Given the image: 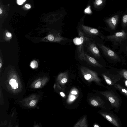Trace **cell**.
Listing matches in <instances>:
<instances>
[{
  "label": "cell",
  "mask_w": 127,
  "mask_h": 127,
  "mask_svg": "<svg viewBox=\"0 0 127 127\" xmlns=\"http://www.w3.org/2000/svg\"><path fill=\"white\" fill-rule=\"evenodd\" d=\"M106 56L114 61H119L120 59L116 53L110 49L102 44H97Z\"/></svg>",
  "instance_id": "cell-3"
},
{
  "label": "cell",
  "mask_w": 127,
  "mask_h": 127,
  "mask_svg": "<svg viewBox=\"0 0 127 127\" xmlns=\"http://www.w3.org/2000/svg\"><path fill=\"white\" fill-rule=\"evenodd\" d=\"M6 35L7 37H10L12 36V35L10 33L7 32L6 34Z\"/></svg>",
  "instance_id": "cell-24"
},
{
  "label": "cell",
  "mask_w": 127,
  "mask_h": 127,
  "mask_svg": "<svg viewBox=\"0 0 127 127\" xmlns=\"http://www.w3.org/2000/svg\"><path fill=\"white\" fill-rule=\"evenodd\" d=\"M102 75L107 83L110 85H114L116 84L121 76L120 74L119 75H114L109 73Z\"/></svg>",
  "instance_id": "cell-7"
},
{
  "label": "cell",
  "mask_w": 127,
  "mask_h": 127,
  "mask_svg": "<svg viewBox=\"0 0 127 127\" xmlns=\"http://www.w3.org/2000/svg\"><path fill=\"white\" fill-rule=\"evenodd\" d=\"M10 9V5L4 4L2 0H0V20L3 22L8 16Z\"/></svg>",
  "instance_id": "cell-5"
},
{
  "label": "cell",
  "mask_w": 127,
  "mask_h": 127,
  "mask_svg": "<svg viewBox=\"0 0 127 127\" xmlns=\"http://www.w3.org/2000/svg\"><path fill=\"white\" fill-rule=\"evenodd\" d=\"M86 61H87L91 64L93 65L100 67H102V65L99 64L94 58L85 54Z\"/></svg>",
  "instance_id": "cell-11"
},
{
  "label": "cell",
  "mask_w": 127,
  "mask_h": 127,
  "mask_svg": "<svg viewBox=\"0 0 127 127\" xmlns=\"http://www.w3.org/2000/svg\"><path fill=\"white\" fill-rule=\"evenodd\" d=\"M17 82L16 80L13 79H11L9 82V84L11 85Z\"/></svg>",
  "instance_id": "cell-20"
},
{
  "label": "cell",
  "mask_w": 127,
  "mask_h": 127,
  "mask_svg": "<svg viewBox=\"0 0 127 127\" xmlns=\"http://www.w3.org/2000/svg\"><path fill=\"white\" fill-rule=\"evenodd\" d=\"M88 49L95 57L99 58L100 57L99 51L96 45L94 43H89L88 46Z\"/></svg>",
  "instance_id": "cell-8"
},
{
  "label": "cell",
  "mask_w": 127,
  "mask_h": 127,
  "mask_svg": "<svg viewBox=\"0 0 127 127\" xmlns=\"http://www.w3.org/2000/svg\"><path fill=\"white\" fill-rule=\"evenodd\" d=\"M78 38H77L78 42L77 45L78 57L81 60H86L85 53L84 50V44L86 38L84 34L80 31L78 32Z\"/></svg>",
  "instance_id": "cell-1"
},
{
  "label": "cell",
  "mask_w": 127,
  "mask_h": 127,
  "mask_svg": "<svg viewBox=\"0 0 127 127\" xmlns=\"http://www.w3.org/2000/svg\"><path fill=\"white\" fill-rule=\"evenodd\" d=\"M119 74L127 80V70L123 69L119 72Z\"/></svg>",
  "instance_id": "cell-15"
},
{
  "label": "cell",
  "mask_w": 127,
  "mask_h": 127,
  "mask_svg": "<svg viewBox=\"0 0 127 127\" xmlns=\"http://www.w3.org/2000/svg\"><path fill=\"white\" fill-rule=\"evenodd\" d=\"M106 0H95L94 3V6L96 8H99L103 5Z\"/></svg>",
  "instance_id": "cell-13"
},
{
  "label": "cell",
  "mask_w": 127,
  "mask_h": 127,
  "mask_svg": "<svg viewBox=\"0 0 127 127\" xmlns=\"http://www.w3.org/2000/svg\"><path fill=\"white\" fill-rule=\"evenodd\" d=\"M103 116L108 121L113 125L118 127H119V124L118 120L111 114H104Z\"/></svg>",
  "instance_id": "cell-10"
},
{
  "label": "cell",
  "mask_w": 127,
  "mask_h": 127,
  "mask_svg": "<svg viewBox=\"0 0 127 127\" xmlns=\"http://www.w3.org/2000/svg\"><path fill=\"white\" fill-rule=\"evenodd\" d=\"M32 8L31 5L28 3H27L24 5L22 7L23 9L25 10H28Z\"/></svg>",
  "instance_id": "cell-17"
},
{
  "label": "cell",
  "mask_w": 127,
  "mask_h": 127,
  "mask_svg": "<svg viewBox=\"0 0 127 127\" xmlns=\"http://www.w3.org/2000/svg\"><path fill=\"white\" fill-rule=\"evenodd\" d=\"M122 13V12L117 13L105 20L106 22L112 30L115 29Z\"/></svg>",
  "instance_id": "cell-4"
},
{
  "label": "cell",
  "mask_w": 127,
  "mask_h": 127,
  "mask_svg": "<svg viewBox=\"0 0 127 127\" xmlns=\"http://www.w3.org/2000/svg\"><path fill=\"white\" fill-rule=\"evenodd\" d=\"M81 27L84 31L86 33L91 35H98L99 31L96 29L82 25Z\"/></svg>",
  "instance_id": "cell-9"
},
{
  "label": "cell",
  "mask_w": 127,
  "mask_h": 127,
  "mask_svg": "<svg viewBox=\"0 0 127 127\" xmlns=\"http://www.w3.org/2000/svg\"><path fill=\"white\" fill-rule=\"evenodd\" d=\"M122 22L123 28H125L127 26V8L122 14Z\"/></svg>",
  "instance_id": "cell-12"
},
{
  "label": "cell",
  "mask_w": 127,
  "mask_h": 127,
  "mask_svg": "<svg viewBox=\"0 0 127 127\" xmlns=\"http://www.w3.org/2000/svg\"><path fill=\"white\" fill-rule=\"evenodd\" d=\"M71 93L73 94L76 95L77 94V93L76 91H73L71 92Z\"/></svg>",
  "instance_id": "cell-26"
},
{
  "label": "cell",
  "mask_w": 127,
  "mask_h": 127,
  "mask_svg": "<svg viewBox=\"0 0 127 127\" xmlns=\"http://www.w3.org/2000/svg\"><path fill=\"white\" fill-rule=\"evenodd\" d=\"M30 65L32 68H37L38 66V63L36 61L33 60L31 62Z\"/></svg>",
  "instance_id": "cell-16"
},
{
  "label": "cell",
  "mask_w": 127,
  "mask_h": 127,
  "mask_svg": "<svg viewBox=\"0 0 127 127\" xmlns=\"http://www.w3.org/2000/svg\"><path fill=\"white\" fill-rule=\"evenodd\" d=\"M75 97L73 95H71L70 97V100L71 101H73L75 99Z\"/></svg>",
  "instance_id": "cell-25"
},
{
  "label": "cell",
  "mask_w": 127,
  "mask_h": 127,
  "mask_svg": "<svg viewBox=\"0 0 127 127\" xmlns=\"http://www.w3.org/2000/svg\"><path fill=\"white\" fill-rule=\"evenodd\" d=\"M115 88L118 90L122 93L127 96V90L118 84H115L114 85Z\"/></svg>",
  "instance_id": "cell-14"
},
{
  "label": "cell",
  "mask_w": 127,
  "mask_h": 127,
  "mask_svg": "<svg viewBox=\"0 0 127 127\" xmlns=\"http://www.w3.org/2000/svg\"><path fill=\"white\" fill-rule=\"evenodd\" d=\"M125 85L127 86V80L125 82Z\"/></svg>",
  "instance_id": "cell-28"
},
{
  "label": "cell",
  "mask_w": 127,
  "mask_h": 127,
  "mask_svg": "<svg viewBox=\"0 0 127 127\" xmlns=\"http://www.w3.org/2000/svg\"><path fill=\"white\" fill-rule=\"evenodd\" d=\"M107 39L114 43H121L127 39V32L124 30L115 32L114 34L107 36Z\"/></svg>",
  "instance_id": "cell-2"
},
{
  "label": "cell",
  "mask_w": 127,
  "mask_h": 127,
  "mask_svg": "<svg viewBox=\"0 0 127 127\" xmlns=\"http://www.w3.org/2000/svg\"><path fill=\"white\" fill-rule=\"evenodd\" d=\"M35 104V101L34 100H32L30 102L29 104L30 106H34Z\"/></svg>",
  "instance_id": "cell-21"
},
{
  "label": "cell",
  "mask_w": 127,
  "mask_h": 127,
  "mask_svg": "<svg viewBox=\"0 0 127 127\" xmlns=\"http://www.w3.org/2000/svg\"></svg>",
  "instance_id": "cell-31"
},
{
  "label": "cell",
  "mask_w": 127,
  "mask_h": 127,
  "mask_svg": "<svg viewBox=\"0 0 127 127\" xmlns=\"http://www.w3.org/2000/svg\"><path fill=\"white\" fill-rule=\"evenodd\" d=\"M2 66L1 64V63H0V67L1 68Z\"/></svg>",
  "instance_id": "cell-30"
},
{
  "label": "cell",
  "mask_w": 127,
  "mask_h": 127,
  "mask_svg": "<svg viewBox=\"0 0 127 127\" xmlns=\"http://www.w3.org/2000/svg\"><path fill=\"white\" fill-rule=\"evenodd\" d=\"M105 95L113 107L115 108L119 107L120 105L119 101L116 95L111 92L105 93Z\"/></svg>",
  "instance_id": "cell-6"
},
{
  "label": "cell",
  "mask_w": 127,
  "mask_h": 127,
  "mask_svg": "<svg viewBox=\"0 0 127 127\" xmlns=\"http://www.w3.org/2000/svg\"><path fill=\"white\" fill-rule=\"evenodd\" d=\"M94 127H99V126H98V125H95L94 126Z\"/></svg>",
  "instance_id": "cell-29"
},
{
  "label": "cell",
  "mask_w": 127,
  "mask_h": 127,
  "mask_svg": "<svg viewBox=\"0 0 127 127\" xmlns=\"http://www.w3.org/2000/svg\"><path fill=\"white\" fill-rule=\"evenodd\" d=\"M18 83L17 82L14 83L11 85V88L14 89H16L18 88Z\"/></svg>",
  "instance_id": "cell-18"
},
{
  "label": "cell",
  "mask_w": 127,
  "mask_h": 127,
  "mask_svg": "<svg viewBox=\"0 0 127 127\" xmlns=\"http://www.w3.org/2000/svg\"><path fill=\"white\" fill-rule=\"evenodd\" d=\"M61 82L63 83H65L67 82V80L65 78H63Z\"/></svg>",
  "instance_id": "cell-23"
},
{
  "label": "cell",
  "mask_w": 127,
  "mask_h": 127,
  "mask_svg": "<svg viewBox=\"0 0 127 127\" xmlns=\"http://www.w3.org/2000/svg\"><path fill=\"white\" fill-rule=\"evenodd\" d=\"M41 83L40 81L38 82L35 85V87L37 88L40 87L41 85Z\"/></svg>",
  "instance_id": "cell-22"
},
{
  "label": "cell",
  "mask_w": 127,
  "mask_h": 127,
  "mask_svg": "<svg viewBox=\"0 0 127 127\" xmlns=\"http://www.w3.org/2000/svg\"><path fill=\"white\" fill-rule=\"evenodd\" d=\"M60 94L63 97L64 96H65V95L62 92L60 93Z\"/></svg>",
  "instance_id": "cell-27"
},
{
  "label": "cell",
  "mask_w": 127,
  "mask_h": 127,
  "mask_svg": "<svg viewBox=\"0 0 127 127\" xmlns=\"http://www.w3.org/2000/svg\"><path fill=\"white\" fill-rule=\"evenodd\" d=\"M91 104L95 106H97L98 105L97 102L95 100H92L91 101Z\"/></svg>",
  "instance_id": "cell-19"
}]
</instances>
